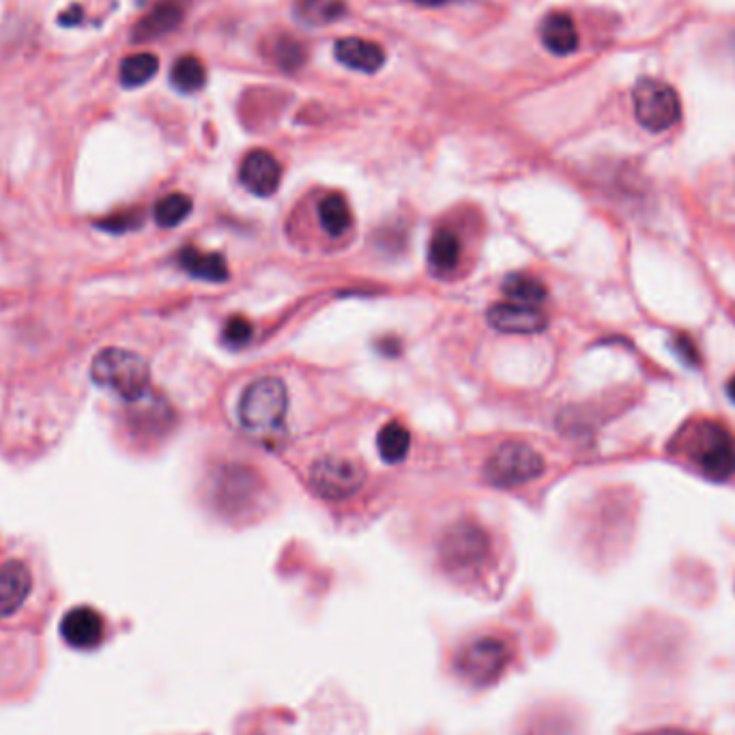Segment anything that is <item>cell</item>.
I'll return each instance as SVG.
<instances>
[{
	"label": "cell",
	"mask_w": 735,
	"mask_h": 735,
	"mask_svg": "<svg viewBox=\"0 0 735 735\" xmlns=\"http://www.w3.org/2000/svg\"><path fill=\"white\" fill-rule=\"evenodd\" d=\"M91 377L99 387L112 389L127 402L149 394L151 370L144 359L125 349L99 351L91 364Z\"/></svg>",
	"instance_id": "1"
},
{
	"label": "cell",
	"mask_w": 735,
	"mask_h": 735,
	"mask_svg": "<svg viewBox=\"0 0 735 735\" xmlns=\"http://www.w3.org/2000/svg\"><path fill=\"white\" fill-rule=\"evenodd\" d=\"M138 224H140V220H138V215H134V213H121V215H117V218L104 222V226L108 230H112V233H125V230L136 228Z\"/></svg>",
	"instance_id": "29"
},
{
	"label": "cell",
	"mask_w": 735,
	"mask_h": 735,
	"mask_svg": "<svg viewBox=\"0 0 735 735\" xmlns=\"http://www.w3.org/2000/svg\"><path fill=\"white\" fill-rule=\"evenodd\" d=\"M671 344H673V351L677 353V357H680L686 366L697 368L701 364L699 349H697V344H695L693 338L686 336V334H680V336L673 338Z\"/></svg>",
	"instance_id": "28"
},
{
	"label": "cell",
	"mask_w": 735,
	"mask_h": 735,
	"mask_svg": "<svg viewBox=\"0 0 735 735\" xmlns=\"http://www.w3.org/2000/svg\"><path fill=\"white\" fill-rule=\"evenodd\" d=\"M222 340L226 347L230 349H241L245 347L252 340V325L248 319H243V316H233V319H228L226 325H224V331H222Z\"/></svg>",
	"instance_id": "27"
},
{
	"label": "cell",
	"mask_w": 735,
	"mask_h": 735,
	"mask_svg": "<svg viewBox=\"0 0 735 735\" xmlns=\"http://www.w3.org/2000/svg\"><path fill=\"white\" fill-rule=\"evenodd\" d=\"M501 288H503V295L512 299L514 304L533 306V308H538L546 299V295H549L544 282L533 276H527V273H512V276L503 280Z\"/></svg>",
	"instance_id": "19"
},
{
	"label": "cell",
	"mask_w": 735,
	"mask_h": 735,
	"mask_svg": "<svg viewBox=\"0 0 735 735\" xmlns=\"http://www.w3.org/2000/svg\"><path fill=\"white\" fill-rule=\"evenodd\" d=\"M319 220L327 235L331 237H342L349 233L353 224V215L349 209V203L340 194H329L321 200L319 205Z\"/></svg>",
	"instance_id": "20"
},
{
	"label": "cell",
	"mask_w": 735,
	"mask_h": 735,
	"mask_svg": "<svg viewBox=\"0 0 735 735\" xmlns=\"http://www.w3.org/2000/svg\"><path fill=\"white\" fill-rule=\"evenodd\" d=\"M488 325L510 336H533L546 329L549 321L533 306L523 304H497L488 310Z\"/></svg>",
	"instance_id": "11"
},
{
	"label": "cell",
	"mask_w": 735,
	"mask_h": 735,
	"mask_svg": "<svg viewBox=\"0 0 735 735\" xmlns=\"http://www.w3.org/2000/svg\"><path fill=\"white\" fill-rule=\"evenodd\" d=\"M271 59L284 71H297V69L304 67V63L308 59V52H306L304 43H299L293 37L282 35L271 46Z\"/></svg>",
	"instance_id": "26"
},
{
	"label": "cell",
	"mask_w": 735,
	"mask_h": 735,
	"mask_svg": "<svg viewBox=\"0 0 735 735\" xmlns=\"http://www.w3.org/2000/svg\"><path fill=\"white\" fill-rule=\"evenodd\" d=\"M104 617L91 607H76L65 613L61 622L63 641L78 652H93L104 643Z\"/></svg>",
	"instance_id": "10"
},
{
	"label": "cell",
	"mask_w": 735,
	"mask_h": 735,
	"mask_svg": "<svg viewBox=\"0 0 735 735\" xmlns=\"http://www.w3.org/2000/svg\"><path fill=\"white\" fill-rule=\"evenodd\" d=\"M179 265L190 276L207 282H224L228 280V265L222 254L200 252L196 248H185L179 254Z\"/></svg>",
	"instance_id": "16"
},
{
	"label": "cell",
	"mask_w": 735,
	"mask_h": 735,
	"mask_svg": "<svg viewBox=\"0 0 735 735\" xmlns=\"http://www.w3.org/2000/svg\"><path fill=\"white\" fill-rule=\"evenodd\" d=\"M33 576L22 561H7L0 566V617L18 613L31 596Z\"/></svg>",
	"instance_id": "13"
},
{
	"label": "cell",
	"mask_w": 735,
	"mask_h": 735,
	"mask_svg": "<svg viewBox=\"0 0 735 735\" xmlns=\"http://www.w3.org/2000/svg\"><path fill=\"white\" fill-rule=\"evenodd\" d=\"M157 67H160V61L149 52L127 56L121 63V84L125 89H136V86L147 84L157 74Z\"/></svg>",
	"instance_id": "23"
},
{
	"label": "cell",
	"mask_w": 735,
	"mask_h": 735,
	"mask_svg": "<svg viewBox=\"0 0 735 735\" xmlns=\"http://www.w3.org/2000/svg\"><path fill=\"white\" fill-rule=\"evenodd\" d=\"M727 394H729V398L735 402V377H731V381L727 383Z\"/></svg>",
	"instance_id": "31"
},
{
	"label": "cell",
	"mask_w": 735,
	"mask_h": 735,
	"mask_svg": "<svg viewBox=\"0 0 735 735\" xmlns=\"http://www.w3.org/2000/svg\"><path fill=\"white\" fill-rule=\"evenodd\" d=\"M241 183L248 187L254 196H271L278 190L282 179L280 162L269 151H252L245 155L239 170Z\"/></svg>",
	"instance_id": "12"
},
{
	"label": "cell",
	"mask_w": 735,
	"mask_h": 735,
	"mask_svg": "<svg viewBox=\"0 0 735 735\" xmlns=\"http://www.w3.org/2000/svg\"><path fill=\"white\" fill-rule=\"evenodd\" d=\"M639 735H695V733L684 731V729H673V727H665V729H654V731H645V733H639Z\"/></svg>",
	"instance_id": "30"
},
{
	"label": "cell",
	"mask_w": 735,
	"mask_h": 735,
	"mask_svg": "<svg viewBox=\"0 0 735 735\" xmlns=\"http://www.w3.org/2000/svg\"><path fill=\"white\" fill-rule=\"evenodd\" d=\"M460 252H463V245H460V239L452 230H437L428 245V263L432 271L445 276V273H452L458 267Z\"/></svg>",
	"instance_id": "18"
},
{
	"label": "cell",
	"mask_w": 735,
	"mask_h": 735,
	"mask_svg": "<svg viewBox=\"0 0 735 735\" xmlns=\"http://www.w3.org/2000/svg\"><path fill=\"white\" fill-rule=\"evenodd\" d=\"M261 490L263 482L254 469L230 465L215 475L213 499L224 514H243L254 506Z\"/></svg>",
	"instance_id": "9"
},
{
	"label": "cell",
	"mask_w": 735,
	"mask_h": 735,
	"mask_svg": "<svg viewBox=\"0 0 735 735\" xmlns=\"http://www.w3.org/2000/svg\"><path fill=\"white\" fill-rule=\"evenodd\" d=\"M342 0H297V18L308 24H327L344 16Z\"/></svg>",
	"instance_id": "25"
},
{
	"label": "cell",
	"mask_w": 735,
	"mask_h": 735,
	"mask_svg": "<svg viewBox=\"0 0 735 735\" xmlns=\"http://www.w3.org/2000/svg\"><path fill=\"white\" fill-rule=\"evenodd\" d=\"M439 555L448 572L456 576L475 574L490 555L488 533L473 521L454 523L443 533Z\"/></svg>",
	"instance_id": "2"
},
{
	"label": "cell",
	"mask_w": 735,
	"mask_h": 735,
	"mask_svg": "<svg viewBox=\"0 0 735 735\" xmlns=\"http://www.w3.org/2000/svg\"><path fill=\"white\" fill-rule=\"evenodd\" d=\"M417 3H422V5H443V3H448V0H417Z\"/></svg>",
	"instance_id": "32"
},
{
	"label": "cell",
	"mask_w": 735,
	"mask_h": 735,
	"mask_svg": "<svg viewBox=\"0 0 735 735\" xmlns=\"http://www.w3.org/2000/svg\"><path fill=\"white\" fill-rule=\"evenodd\" d=\"M138 3H140V5H142V3H147V0H138Z\"/></svg>",
	"instance_id": "33"
},
{
	"label": "cell",
	"mask_w": 735,
	"mask_h": 735,
	"mask_svg": "<svg viewBox=\"0 0 735 735\" xmlns=\"http://www.w3.org/2000/svg\"><path fill=\"white\" fill-rule=\"evenodd\" d=\"M508 662L510 650L506 641L482 637L460 650L456 658V671L475 686H488L499 680Z\"/></svg>",
	"instance_id": "7"
},
{
	"label": "cell",
	"mask_w": 735,
	"mask_h": 735,
	"mask_svg": "<svg viewBox=\"0 0 735 735\" xmlns=\"http://www.w3.org/2000/svg\"><path fill=\"white\" fill-rule=\"evenodd\" d=\"M544 458L523 441H506L493 452L486 463V478L493 486L514 488L540 478Z\"/></svg>",
	"instance_id": "5"
},
{
	"label": "cell",
	"mask_w": 735,
	"mask_h": 735,
	"mask_svg": "<svg viewBox=\"0 0 735 735\" xmlns=\"http://www.w3.org/2000/svg\"><path fill=\"white\" fill-rule=\"evenodd\" d=\"M366 482V473L355 460L325 456L310 469V486L327 501H344L353 497Z\"/></svg>",
	"instance_id": "8"
},
{
	"label": "cell",
	"mask_w": 735,
	"mask_h": 735,
	"mask_svg": "<svg viewBox=\"0 0 735 735\" xmlns=\"http://www.w3.org/2000/svg\"><path fill=\"white\" fill-rule=\"evenodd\" d=\"M336 59L347 65L349 69L364 71V74H374L379 71L385 63V52L379 43L359 39V37H347L336 43Z\"/></svg>",
	"instance_id": "14"
},
{
	"label": "cell",
	"mask_w": 735,
	"mask_h": 735,
	"mask_svg": "<svg viewBox=\"0 0 735 735\" xmlns=\"http://www.w3.org/2000/svg\"><path fill=\"white\" fill-rule=\"evenodd\" d=\"M690 456L712 480L735 475V439L723 424L701 422L690 439Z\"/></svg>",
	"instance_id": "6"
},
{
	"label": "cell",
	"mask_w": 735,
	"mask_h": 735,
	"mask_svg": "<svg viewBox=\"0 0 735 735\" xmlns=\"http://www.w3.org/2000/svg\"><path fill=\"white\" fill-rule=\"evenodd\" d=\"M288 411L286 385L276 377L254 381L241 398V424L252 432H273L284 424Z\"/></svg>",
	"instance_id": "3"
},
{
	"label": "cell",
	"mask_w": 735,
	"mask_h": 735,
	"mask_svg": "<svg viewBox=\"0 0 735 735\" xmlns=\"http://www.w3.org/2000/svg\"><path fill=\"white\" fill-rule=\"evenodd\" d=\"M192 207L194 205H192L190 196L179 194V192L168 194L162 200H157L155 211H153L155 222L162 228H175L187 218V215L192 213Z\"/></svg>",
	"instance_id": "24"
},
{
	"label": "cell",
	"mask_w": 735,
	"mask_h": 735,
	"mask_svg": "<svg viewBox=\"0 0 735 735\" xmlns=\"http://www.w3.org/2000/svg\"><path fill=\"white\" fill-rule=\"evenodd\" d=\"M183 20V11L175 3H164L155 7L147 18L140 20V24L134 28V39L136 41H151L157 37H164L175 31V28Z\"/></svg>",
	"instance_id": "17"
},
{
	"label": "cell",
	"mask_w": 735,
	"mask_h": 735,
	"mask_svg": "<svg viewBox=\"0 0 735 735\" xmlns=\"http://www.w3.org/2000/svg\"><path fill=\"white\" fill-rule=\"evenodd\" d=\"M170 80L172 86L181 93H196L205 86L207 80V71L205 65L196 56H181V59L172 65L170 71Z\"/></svg>",
	"instance_id": "22"
},
{
	"label": "cell",
	"mask_w": 735,
	"mask_h": 735,
	"mask_svg": "<svg viewBox=\"0 0 735 735\" xmlns=\"http://www.w3.org/2000/svg\"><path fill=\"white\" fill-rule=\"evenodd\" d=\"M634 117L647 132H667L682 119L680 95L671 84L656 78H641L632 91Z\"/></svg>",
	"instance_id": "4"
},
{
	"label": "cell",
	"mask_w": 735,
	"mask_h": 735,
	"mask_svg": "<svg viewBox=\"0 0 735 735\" xmlns=\"http://www.w3.org/2000/svg\"><path fill=\"white\" fill-rule=\"evenodd\" d=\"M540 39L544 43V48L557 56L572 54L576 48H579V33H576L574 20L568 16V13H561V11L549 13V16L542 20Z\"/></svg>",
	"instance_id": "15"
},
{
	"label": "cell",
	"mask_w": 735,
	"mask_h": 735,
	"mask_svg": "<svg viewBox=\"0 0 735 735\" xmlns=\"http://www.w3.org/2000/svg\"><path fill=\"white\" fill-rule=\"evenodd\" d=\"M377 448H379V454H381V458L385 460V463L398 465L409 454L411 432L398 422H389L379 430Z\"/></svg>",
	"instance_id": "21"
}]
</instances>
